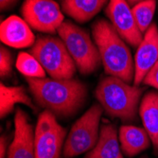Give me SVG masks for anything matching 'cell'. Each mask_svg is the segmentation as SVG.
<instances>
[{"instance_id": "cell-1", "label": "cell", "mask_w": 158, "mask_h": 158, "mask_svg": "<svg viewBox=\"0 0 158 158\" xmlns=\"http://www.w3.org/2000/svg\"><path fill=\"white\" fill-rule=\"evenodd\" d=\"M36 103L57 118H70L83 105L87 89L78 79L26 78Z\"/></svg>"}, {"instance_id": "cell-2", "label": "cell", "mask_w": 158, "mask_h": 158, "mask_svg": "<svg viewBox=\"0 0 158 158\" xmlns=\"http://www.w3.org/2000/svg\"><path fill=\"white\" fill-rule=\"evenodd\" d=\"M92 35L106 74L128 83L134 81L135 63L131 50L113 25L98 19L92 26Z\"/></svg>"}, {"instance_id": "cell-3", "label": "cell", "mask_w": 158, "mask_h": 158, "mask_svg": "<svg viewBox=\"0 0 158 158\" xmlns=\"http://www.w3.org/2000/svg\"><path fill=\"white\" fill-rule=\"evenodd\" d=\"M142 93L143 88L139 86L130 85L119 78L108 76L98 82L95 96L109 116L130 122L136 119Z\"/></svg>"}, {"instance_id": "cell-4", "label": "cell", "mask_w": 158, "mask_h": 158, "mask_svg": "<svg viewBox=\"0 0 158 158\" xmlns=\"http://www.w3.org/2000/svg\"><path fill=\"white\" fill-rule=\"evenodd\" d=\"M33 55L53 79H72L77 66L64 41L54 36H40L31 48Z\"/></svg>"}, {"instance_id": "cell-5", "label": "cell", "mask_w": 158, "mask_h": 158, "mask_svg": "<svg viewBox=\"0 0 158 158\" xmlns=\"http://www.w3.org/2000/svg\"><path fill=\"white\" fill-rule=\"evenodd\" d=\"M57 33L64 41L69 54L81 74H91L98 68L102 59L98 47L84 28L71 21H64Z\"/></svg>"}, {"instance_id": "cell-6", "label": "cell", "mask_w": 158, "mask_h": 158, "mask_svg": "<svg viewBox=\"0 0 158 158\" xmlns=\"http://www.w3.org/2000/svg\"><path fill=\"white\" fill-rule=\"evenodd\" d=\"M102 113V105L94 104L74 123L64 146L63 153L65 158L78 156L96 146L99 137L98 127Z\"/></svg>"}, {"instance_id": "cell-7", "label": "cell", "mask_w": 158, "mask_h": 158, "mask_svg": "<svg viewBox=\"0 0 158 158\" xmlns=\"http://www.w3.org/2000/svg\"><path fill=\"white\" fill-rule=\"evenodd\" d=\"M66 130L50 111H43L35 128V158H61Z\"/></svg>"}, {"instance_id": "cell-8", "label": "cell", "mask_w": 158, "mask_h": 158, "mask_svg": "<svg viewBox=\"0 0 158 158\" xmlns=\"http://www.w3.org/2000/svg\"><path fill=\"white\" fill-rule=\"evenodd\" d=\"M21 13L31 28L48 34L56 33L64 22L60 6L54 0H25Z\"/></svg>"}, {"instance_id": "cell-9", "label": "cell", "mask_w": 158, "mask_h": 158, "mask_svg": "<svg viewBox=\"0 0 158 158\" xmlns=\"http://www.w3.org/2000/svg\"><path fill=\"white\" fill-rule=\"evenodd\" d=\"M105 12L121 38L131 47L138 48L144 34L138 28L127 0H109Z\"/></svg>"}, {"instance_id": "cell-10", "label": "cell", "mask_w": 158, "mask_h": 158, "mask_svg": "<svg viewBox=\"0 0 158 158\" xmlns=\"http://www.w3.org/2000/svg\"><path fill=\"white\" fill-rule=\"evenodd\" d=\"M35 132L27 113L17 108L14 116V135L8 150V158H35Z\"/></svg>"}, {"instance_id": "cell-11", "label": "cell", "mask_w": 158, "mask_h": 158, "mask_svg": "<svg viewBox=\"0 0 158 158\" xmlns=\"http://www.w3.org/2000/svg\"><path fill=\"white\" fill-rule=\"evenodd\" d=\"M158 61V27L152 23L144 34L135 56L134 84L139 86L152 67Z\"/></svg>"}, {"instance_id": "cell-12", "label": "cell", "mask_w": 158, "mask_h": 158, "mask_svg": "<svg viewBox=\"0 0 158 158\" xmlns=\"http://www.w3.org/2000/svg\"><path fill=\"white\" fill-rule=\"evenodd\" d=\"M0 39L3 44L13 48H31L36 42L31 27L16 15H11L1 22Z\"/></svg>"}, {"instance_id": "cell-13", "label": "cell", "mask_w": 158, "mask_h": 158, "mask_svg": "<svg viewBox=\"0 0 158 158\" xmlns=\"http://www.w3.org/2000/svg\"><path fill=\"white\" fill-rule=\"evenodd\" d=\"M120 149L116 126L103 124L96 146L87 152L85 158H123Z\"/></svg>"}, {"instance_id": "cell-14", "label": "cell", "mask_w": 158, "mask_h": 158, "mask_svg": "<svg viewBox=\"0 0 158 158\" xmlns=\"http://www.w3.org/2000/svg\"><path fill=\"white\" fill-rule=\"evenodd\" d=\"M139 114L144 129L148 133L154 152L158 153V92L150 91L142 98Z\"/></svg>"}, {"instance_id": "cell-15", "label": "cell", "mask_w": 158, "mask_h": 158, "mask_svg": "<svg viewBox=\"0 0 158 158\" xmlns=\"http://www.w3.org/2000/svg\"><path fill=\"white\" fill-rule=\"evenodd\" d=\"M119 142L124 154L134 157L147 150L152 140L144 128L123 125L119 128Z\"/></svg>"}, {"instance_id": "cell-16", "label": "cell", "mask_w": 158, "mask_h": 158, "mask_svg": "<svg viewBox=\"0 0 158 158\" xmlns=\"http://www.w3.org/2000/svg\"><path fill=\"white\" fill-rule=\"evenodd\" d=\"M108 0H62L63 10L79 23H86L102 10Z\"/></svg>"}, {"instance_id": "cell-17", "label": "cell", "mask_w": 158, "mask_h": 158, "mask_svg": "<svg viewBox=\"0 0 158 158\" xmlns=\"http://www.w3.org/2000/svg\"><path fill=\"white\" fill-rule=\"evenodd\" d=\"M17 103L25 104L31 109H35L31 98L27 94L23 86H7L3 83L0 85V116L4 118L12 112Z\"/></svg>"}, {"instance_id": "cell-18", "label": "cell", "mask_w": 158, "mask_h": 158, "mask_svg": "<svg viewBox=\"0 0 158 158\" xmlns=\"http://www.w3.org/2000/svg\"><path fill=\"white\" fill-rule=\"evenodd\" d=\"M16 68L26 78H46V70L35 57L30 53L20 52L18 54Z\"/></svg>"}, {"instance_id": "cell-19", "label": "cell", "mask_w": 158, "mask_h": 158, "mask_svg": "<svg viewBox=\"0 0 158 158\" xmlns=\"http://www.w3.org/2000/svg\"><path fill=\"white\" fill-rule=\"evenodd\" d=\"M155 8V0H144V1L138 2L132 8L137 27L143 34H145L149 27L152 23Z\"/></svg>"}, {"instance_id": "cell-20", "label": "cell", "mask_w": 158, "mask_h": 158, "mask_svg": "<svg viewBox=\"0 0 158 158\" xmlns=\"http://www.w3.org/2000/svg\"><path fill=\"white\" fill-rule=\"evenodd\" d=\"M13 59L11 52L1 46L0 48V76L1 78H8L12 73Z\"/></svg>"}, {"instance_id": "cell-21", "label": "cell", "mask_w": 158, "mask_h": 158, "mask_svg": "<svg viewBox=\"0 0 158 158\" xmlns=\"http://www.w3.org/2000/svg\"><path fill=\"white\" fill-rule=\"evenodd\" d=\"M143 83L152 86V87L158 90V61L148 72L144 80H143Z\"/></svg>"}, {"instance_id": "cell-22", "label": "cell", "mask_w": 158, "mask_h": 158, "mask_svg": "<svg viewBox=\"0 0 158 158\" xmlns=\"http://www.w3.org/2000/svg\"><path fill=\"white\" fill-rule=\"evenodd\" d=\"M8 137L4 135H1V138H0V158H6L8 157V150H9V146H8Z\"/></svg>"}, {"instance_id": "cell-23", "label": "cell", "mask_w": 158, "mask_h": 158, "mask_svg": "<svg viewBox=\"0 0 158 158\" xmlns=\"http://www.w3.org/2000/svg\"><path fill=\"white\" fill-rule=\"evenodd\" d=\"M18 2V0H0V8L1 10H7L11 9Z\"/></svg>"}, {"instance_id": "cell-24", "label": "cell", "mask_w": 158, "mask_h": 158, "mask_svg": "<svg viewBox=\"0 0 158 158\" xmlns=\"http://www.w3.org/2000/svg\"><path fill=\"white\" fill-rule=\"evenodd\" d=\"M128 3L130 4L131 6H135V4H137L138 2H141V1H144V0H127Z\"/></svg>"}, {"instance_id": "cell-25", "label": "cell", "mask_w": 158, "mask_h": 158, "mask_svg": "<svg viewBox=\"0 0 158 158\" xmlns=\"http://www.w3.org/2000/svg\"><path fill=\"white\" fill-rule=\"evenodd\" d=\"M143 158H148V157H143Z\"/></svg>"}]
</instances>
